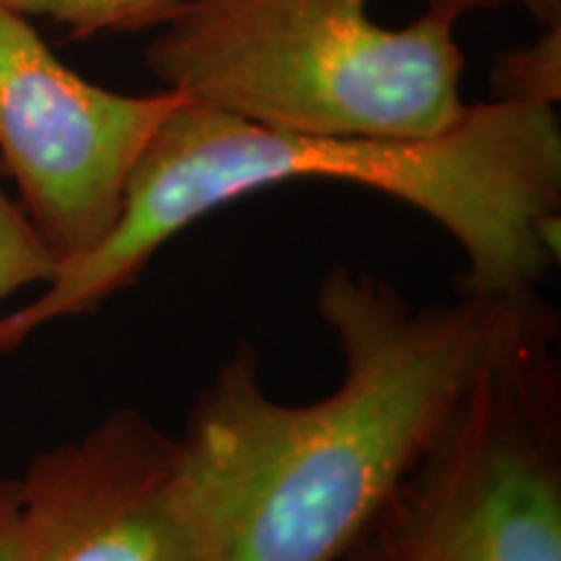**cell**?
I'll return each instance as SVG.
<instances>
[{"label": "cell", "instance_id": "cell-1", "mask_svg": "<svg viewBox=\"0 0 561 561\" xmlns=\"http://www.w3.org/2000/svg\"><path fill=\"white\" fill-rule=\"evenodd\" d=\"M533 294L460 291L416 307L375 273L328 271L314 305L339 346V385L280 403L240 343L178 434L203 561H341Z\"/></svg>", "mask_w": 561, "mask_h": 561}, {"label": "cell", "instance_id": "cell-2", "mask_svg": "<svg viewBox=\"0 0 561 561\" xmlns=\"http://www.w3.org/2000/svg\"><path fill=\"white\" fill-rule=\"evenodd\" d=\"M291 180L351 182L430 216L466 257L460 291H536L559 261L557 107L491 100L437 138L375 140L273 130L182 100L133 170L110 234L0 318V356L130 289L172 237L210 210Z\"/></svg>", "mask_w": 561, "mask_h": 561}, {"label": "cell", "instance_id": "cell-3", "mask_svg": "<svg viewBox=\"0 0 561 561\" xmlns=\"http://www.w3.org/2000/svg\"><path fill=\"white\" fill-rule=\"evenodd\" d=\"M146 68L185 102L299 136L426 140L471 107L455 21L390 30L369 0H185Z\"/></svg>", "mask_w": 561, "mask_h": 561}, {"label": "cell", "instance_id": "cell-4", "mask_svg": "<svg viewBox=\"0 0 561 561\" xmlns=\"http://www.w3.org/2000/svg\"><path fill=\"white\" fill-rule=\"evenodd\" d=\"M341 561H561L559 331L538 294Z\"/></svg>", "mask_w": 561, "mask_h": 561}, {"label": "cell", "instance_id": "cell-5", "mask_svg": "<svg viewBox=\"0 0 561 561\" xmlns=\"http://www.w3.org/2000/svg\"><path fill=\"white\" fill-rule=\"evenodd\" d=\"M180 102L167 89L121 94L81 79L30 19L0 5V161L60 265L110 234L133 170Z\"/></svg>", "mask_w": 561, "mask_h": 561}, {"label": "cell", "instance_id": "cell-6", "mask_svg": "<svg viewBox=\"0 0 561 561\" xmlns=\"http://www.w3.org/2000/svg\"><path fill=\"white\" fill-rule=\"evenodd\" d=\"M13 561H203L178 437L121 409L34 455Z\"/></svg>", "mask_w": 561, "mask_h": 561}, {"label": "cell", "instance_id": "cell-7", "mask_svg": "<svg viewBox=\"0 0 561 561\" xmlns=\"http://www.w3.org/2000/svg\"><path fill=\"white\" fill-rule=\"evenodd\" d=\"M185 0H0L19 16H47L68 26L70 37L100 32L157 30Z\"/></svg>", "mask_w": 561, "mask_h": 561}, {"label": "cell", "instance_id": "cell-8", "mask_svg": "<svg viewBox=\"0 0 561 561\" xmlns=\"http://www.w3.org/2000/svg\"><path fill=\"white\" fill-rule=\"evenodd\" d=\"M494 100L557 107L561 100V24L543 26L536 42L496 55L491 66Z\"/></svg>", "mask_w": 561, "mask_h": 561}, {"label": "cell", "instance_id": "cell-9", "mask_svg": "<svg viewBox=\"0 0 561 561\" xmlns=\"http://www.w3.org/2000/svg\"><path fill=\"white\" fill-rule=\"evenodd\" d=\"M58 265L24 208L0 187V299L30 286H45Z\"/></svg>", "mask_w": 561, "mask_h": 561}, {"label": "cell", "instance_id": "cell-10", "mask_svg": "<svg viewBox=\"0 0 561 561\" xmlns=\"http://www.w3.org/2000/svg\"><path fill=\"white\" fill-rule=\"evenodd\" d=\"M426 13L442 16L447 21H458L466 13L476 11H500L517 9L536 19L541 26L561 24V0H424Z\"/></svg>", "mask_w": 561, "mask_h": 561}, {"label": "cell", "instance_id": "cell-11", "mask_svg": "<svg viewBox=\"0 0 561 561\" xmlns=\"http://www.w3.org/2000/svg\"><path fill=\"white\" fill-rule=\"evenodd\" d=\"M19 530V479L0 481V561H13Z\"/></svg>", "mask_w": 561, "mask_h": 561}]
</instances>
